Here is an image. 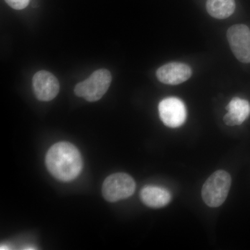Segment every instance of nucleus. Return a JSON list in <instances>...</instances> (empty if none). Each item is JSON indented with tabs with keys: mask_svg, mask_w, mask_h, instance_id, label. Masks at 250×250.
<instances>
[{
	"mask_svg": "<svg viewBox=\"0 0 250 250\" xmlns=\"http://www.w3.org/2000/svg\"><path fill=\"white\" fill-rule=\"evenodd\" d=\"M47 170L62 182H71L80 175L83 167L80 151L70 143L60 142L49 149L45 157Z\"/></svg>",
	"mask_w": 250,
	"mask_h": 250,
	"instance_id": "obj_1",
	"label": "nucleus"
},
{
	"mask_svg": "<svg viewBox=\"0 0 250 250\" xmlns=\"http://www.w3.org/2000/svg\"><path fill=\"white\" fill-rule=\"evenodd\" d=\"M231 178L225 170H217L207 179L202 189V197L207 206L216 208L223 205L231 188Z\"/></svg>",
	"mask_w": 250,
	"mask_h": 250,
	"instance_id": "obj_2",
	"label": "nucleus"
},
{
	"mask_svg": "<svg viewBox=\"0 0 250 250\" xmlns=\"http://www.w3.org/2000/svg\"><path fill=\"white\" fill-rule=\"evenodd\" d=\"M111 80V72L106 69H100L83 82L77 83L75 93L90 103L98 101L109 88Z\"/></svg>",
	"mask_w": 250,
	"mask_h": 250,
	"instance_id": "obj_3",
	"label": "nucleus"
},
{
	"mask_svg": "<svg viewBox=\"0 0 250 250\" xmlns=\"http://www.w3.org/2000/svg\"><path fill=\"white\" fill-rule=\"evenodd\" d=\"M136 190V183L126 173H116L108 176L103 186V195L108 202H115L131 197Z\"/></svg>",
	"mask_w": 250,
	"mask_h": 250,
	"instance_id": "obj_4",
	"label": "nucleus"
},
{
	"mask_svg": "<svg viewBox=\"0 0 250 250\" xmlns=\"http://www.w3.org/2000/svg\"><path fill=\"white\" fill-rule=\"evenodd\" d=\"M227 38L233 54L239 62H250V29L245 24L229 28Z\"/></svg>",
	"mask_w": 250,
	"mask_h": 250,
	"instance_id": "obj_5",
	"label": "nucleus"
},
{
	"mask_svg": "<svg viewBox=\"0 0 250 250\" xmlns=\"http://www.w3.org/2000/svg\"><path fill=\"white\" fill-rule=\"evenodd\" d=\"M159 116L164 125L170 128L182 126L187 120L185 104L177 98L164 99L159 104Z\"/></svg>",
	"mask_w": 250,
	"mask_h": 250,
	"instance_id": "obj_6",
	"label": "nucleus"
},
{
	"mask_svg": "<svg viewBox=\"0 0 250 250\" xmlns=\"http://www.w3.org/2000/svg\"><path fill=\"white\" fill-rule=\"evenodd\" d=\"M33 88L36 98L40 101L49 102L59 94V82L49 72L41 70L33 77Z\"/></svg>",
	"mask_w": 250,
	"mask_h": 250,
	"instance_id": "obj_7",
	"label": "nucleus"
},
{
	"mask_svg": "<svg viewBox=\"0 0 250 250\" xmlns=\"http://www.w3.org/2000/svg\"><path fill=\"white\" fill-rule=\"evenodd\" d=\"M192 70L187 64L171 62L165 64L156 70V77L161 83L167 85H178L189 80Z\"/></svg>",
	"mask_w": 250,
	"mask_h": 250,
	"instance_id": "obj_8",
	"label": "nucleus"
},
{
	"mask_svg": "<svg viewBox=\"0 0 250 250\" xmlns=\"http://www.w3.org/2000/svg\"><path fill=\"white\" fill-rule=\"evenodd\" d=\"M228 113L225 115L223 121L228 126L241 125L250 115V104L248 100L234 98L226 106Z\"/></svg>",
	"mask_w": 250,
	"mask_h": 250,
	"instance_id": "obj_9",
	"label": "nucleus"
},
{
	"mask_svg": "<svg viewBox=\"0 0 250 250\" xmlns=\"http://www.w3.org/2000/svg\"><path fill=\"white\" fill-rule=\"evenodd\" d=\"M140 195L143 204L150 208H162L168 205L172 200V195L168 190L154 186L143 188Z\"/></svg>",
	"mask_w": 250,
	"mask_h": 250,
	"instance_id": "obj_10",
	"label": "nucleus"
},
{
	"mask_svg": "<svg viewBox=\"0 0 250 250\" xmlns=\"http://www.w3.org/2000/svg\"><path fill=\"white\" fill-rule=\"evenodd\" d=\"M207 12L216 19H226L231 16L236 9L235 0H207Z\"/></svg>",
	"mask_w": 250,
	"mask_h": 250,
	"instance_id": "obj_11",
	"label": "nucleus"
},
{
	"mask_svg": "<svg viewBox=\"0 0 250 250\" xmlns=\"http://www.w3.org/2000/svg\"><path fill=\"white\" fill-rule=\"evenodd\" d=\"M7 4L16 10L25 9L30 2V0H5Z\"/></svg>",
	"mask_w": 250,
	"mask_h": 250,
	"instance_id": "obj_12",
	"label": "nucleus"
}]
</instances>
